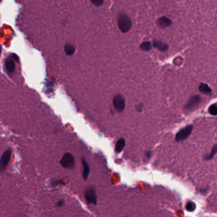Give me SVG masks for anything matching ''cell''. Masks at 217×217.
I'll use <instances>...</instances> for the list:
<instances>
[{
    "label": "cell",
    "mask_w": 217,
    "mask_h": 217,
    "mask_svg": "<svg viewBox=\"0 0 217 217\" xmlns=\"http://www.w3.org/2000/svg\"><path fill=\"white\" fill-rule=\"evenodd\" d=\"M118 24L121 32L126 33L131 28L132 23L131 19L125 14H121L118 18Z\"/></svg>",
    "instance_id": "1"
},
{
    "label": "cell",
    "mask_w": 217,
    "mask_h": 217,
    "mask_svg": "<svg viewBox=\"0 0 217 217\" xmlns=\"http://www.w3.org/2000/svg\"><path fill=\"white\" fill-rule=\"evenodd\" d=\"M113 104L118 112H122L126 108L124 97L122 94L115 95L113 99Z\"/></svg>",
    "instance_id": "2"
},
{
    "label": "cell",
    "mask_w": 217,
    "mask_h": 217,
    "mask_svg": "<svg viewBox=\"0 0 217 217\" xmlns=\"http://www.w3.org/2000/svg\"><path fill=\"white\" fill-rule=\"evenodd\" d=\"M192 125H189L187 127L181 129L176 135L177 142H182V141H184L188 138L192 131Z\"/></svg>",
    "instance_id": "3"
},
{
    "label": "cell",
    "mask_w": 217,
    "mask_h": 217,
    "mask_svg": "<svg viewBox=\"0 0 217 217\" xmlns=\"http://www.w3.org/2000/svg\"><path fill=\"white\" fill-rule=\"evenodd\" d=\"M85 198L88 204H97V196L96 190L93 187H90L85 190Z\"/></svg>",
    "instance_id": "4"
},
{
    "label": "cell",
    "mask_w": 217,
    "mask_h": 217,
    "mask_svg": "<svg viewBox=\"0 0 217 217\" xmlns=\"http://www.w3.org/2000/svg\"><path fill=\"white\" fill-rule=\"evenodd\" d=\"M61 165L66 169H71L74 166V159L70 153L64 154L60 160Z\"/></svg>",
    "instance_id": "5"
},
{
    "label": "cell",
    "mask_w": 217,
    "mask_h": 217,
    "mask_svg": "<svg viewBox=\"0 0 217 217\" xmlns=\"http://www.w3.org/2000/svg\"><path fill=\"white\" fill-rule=\"evenodd\" d=\"M201 102V98L198 96H195L190 97V99L187 103L185 107V110L186 112H190L196 110V108L199 106V104Z\"/></svg>",
    "instance_id": "6"
},
{
    "label": "cell",
    "mask_w": 217,
    "mask_h": 217,
    "mask_svg": "<svg viewBox=\"0 0 217 217\" xmlns=\"http://www.w3.org/2000/svg\"><path fill=\"white\" fill-rule=\"evenodd\" d=\"M11 154H12V151H11L10 149H8L6 150L3 154L2 155L1 157V168L2 169H3L4 168H6L7 166L9 160L10 159Z\"/></svg>",
    "instance_id": "7"
},
{
    "label": "cell",
    "mask_w": 217,
    "mask_h": 217,
    "mask_svg": "<svg viewBox=\"0 0 217 217\" xmlns=\"http://www.w3.org/2000/svg\"><path fill=\"white\" fill-rule=\"evenodd\" d=\"M153 46L162 52H166L168 50V45L166 43L161 40H155L153 43Z\"/></svg>",
    "instance_id": "8"
},
{
    "label": "cell",
    "mask_w": 217,
    "mask_h": 217,
    "mask_svg": "<svg viewBox=\"0 0 217 217\" xmlns=\"http://www.w3.org/2000/svg\"><path fill=\"white\" fill-rule=\"evenodd\" d=\"M82 165L83 167V172H82V176L83 178L85 180H87L88 178V177L89 175V173L91 171V168L89 165L88 164L86 160L84 158L82 159Z\"/></svg>",
    "instance_id": "9"
},
{
    "label": "cell",
    "mask_w": 217,
    "mask_h": 217,
    "mask_svg": "<svg viewBox=\"0 0 217 217\" xmlns=\"http://www.w3.org/2000/svg\"><path fill=\"white\" fill-rule=\"evenodd\" d=\"M172 23L171 20L166 17H162L158 19L157 20V24L159 27L160 28H167Z\"/></svg>",
    "instance_id": "10"
},
{
    "label": "cell",
    "mask_w": 217,
    "mask_h": 217,
    "mask_svg": "<svg viewBox=\"0 0 217 217\" xmlns=\"http://www.w3.org/2000/svg\"><path fill=\"white\" fill-rule=\"evenodd\" d=\"M126 146V140L124 138L119 139L115 145V151L117 153H121Z\"/></svg>",
    "instance_id": "11"
},
{
    "label": "cell",
    "mask_w": 217,
    "mask_h": 217,
    "mask_svg": "<svg viewBox=\"0 0 217 217\" xmlns=\"http://www.w3.org/2000/svg\"><path fill=\"white\" fill-rule=\"evenodd\" d=\"M5 68L8 72L12 73L15 69V64L14 61L11 58H8L5 61Z\"/></svg>",
    "instance_id": "12"
},
{
    "label": "cell",
    "mask_w": 217,
    "mask_h": 217,
    "mask_svg": "<svg viewBox=\"0 0 217 217\" xmlns=\"http://www.w3.org/2000/svg\"><path fill=\"white\" fill-rule=\"evenodd\" d=\"M199 89L200 92H201L203 94H210L211 92V89L208 86V85L201 83L199 87Z\"/></svg>",
    "instance_id": "13"
},
{
    "label": "cell",
    "mask_w": 217,
    "mask_h": 217,
    "mask_svg": "<svg viewBox=\"0 0 217 217\" xmlns=\"http://www.w3.org/2000/svg\"><path fill=\"white\" fill-rule=\"evenodd\" d=\"M64 50L68 56H72L74 52V48L71 44H66L64 47Z\"/></svg>",
    "instance_id": "14"
},
{
    "label": "cell",
    "mask_w": 217,
    "mask_h": 217,
    "mask_svg": "<svg viewBox=\"0 0 217 217\" xmlns=\"http://www.w3.org/2000/svg\"><path fill=\"white\" fill-rule=\"evenodd\" d=\"M151 48V43L150 41H145L142 43L140 45V49L144 51H148Z\"/></svg>",
    "instance_id": "15"
},
{
    "label": "cell",
    "mask_w": 217,
    "mask_h": 217,
    "mask_svg": "<svg viewBox=\"0 0 217 217\" xmlns=\"http://www.w3.org/2000/svg\"><path fill=\"white\" fill-rule=\"evenodd\" d=\"M216 154H217V144L215 145L213 147L212 150H211V151L210 154H209V155H208L207 156H206V157H205V160H210V159H213V157L215 156V155Z\"/></svg>",
    "instance_id": "16"
},
{
    "label": "cell",
    "mask_w": 217,
    "mask_h": 217,
    "mask_svg": "<svg viewBox=\"0 0 217 217\" xmlns=\"http://www.w3.org/2000/svg\"><path fill=\"white\" fill-rule=\"evenodd\" d=\"M196 204H195L194 202H192V201H190L187 204H186V210L189 211V212H192L194 211L195 210H196Z\"/></svg>",
    "instance_id": "17"
},
{
    "label": "cell",
    "mask_w": 217,
    "mask_h": 217,
    "mask_svg": "<svg viewBox=\"0 0 217 217\" xmlns=\"http://www.w3.org/2000/svg\"><path fill=\"white\" fill-rule=\"evenodd\" d=\"M209 112L212 115H217V106L212 104L209 108Z\"/></svg>",
    "instance_id": "18"
},
{
    "label": "cell",
    "mask_w": 217,
    "mask_h": 217,
    "mask_svg": "<svg viewBox=\"0 0 217 217\" xmlns=\"http://www.w3.org/2000/svg\"><path fill=\"white\" fill-rule=\"evenodd\" d=\"M91 2L96 6H100L103 4L104 0H91Z\"/></svg>",
    "instance_id": "19"
},
{
    "label": "cell",
    "mask_w": 217,
    "mask_h": 217,
    "mask_svg": "<svg viewBox=\"0 0 217 217\" xmlns=\"http://www.w3.org/2000/svg\"><path fill=\"white\" fill-rule=\"evenodd\" d=\"M64 201L60 200L58 202H57V203L56 204V206H57V207H62V206L64 205Z\"/></svg>",
    "instance_id": "20"
}]
</instances>
